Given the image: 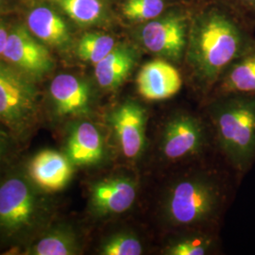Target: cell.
I'll return each instance as SVG.
<instances>
[{"label":"cell","mask_w":255,"mask_h":255,"mask_svg":"<svg viewBox=\"0 0 255 255\" xmlns=\"http://www.w3.org/2000/svg\"><path fill=\"white\" fill-rule=\"evenodd\" d=\"M110 125L123 155L136 160L146 146L147 113L142 104L128 100L113 110L109 115Z\"/></svg>","instance_id":"obj_7"},{"label":"cell","mask_w":255,"mask_h":255,"mask_svg":"<svg viewBox=\"0 0 255 255\" xmlns=\"http://www.w3.org/2000/svg\"><path fill=\"white\" fill-rule=\"evenodd\" d=\"M164 9V0H127L122 10L129 20L150 21L159 17Z\"/></svg>","instance_id":"obj_22"},{"label":"cell","mask_w":255,"mask_h":255,"mask_svg":"<svg viewBox=\"0 0 255 255\" xmlns=\"http://www.w3.org/2000/svg\"><path fill=\"white\" fill-rule=\"evenodd\" d=\"M138 184L132 178L111 177L94 182L90 189L89 207L98 218L121 215L136 201Z\"/></svg>","instance_id":"obj_10"},{"label":"cell","mask_w":255,"mask_h":255,"mask_svg":"<svg viewBox=\"0 0 255 255\" xmlns=\"http://www.w3.org/2000/svg\"><path fill=\"white\" fill-rule=\"evenodd\" d=\"M3 56L30 78H40L50 72L54 66L48 49L37 42L24 27H15L9 32Z\"/></svg>","instance_id":"obj_9"},{"label":"cell","mask_w":255,"mask_h":255,"mask_svg":"<svg viewBox=\"0 0 255 255\" xmlns=\"http://www.w3.org/2000/svg\"><path fill=\"white\" fill-rule=\"evenodd\" d=\"M210 241L204 237H186L176 241L165 250L167 255H203L210 248Z\"/></svg>","instance_id":"obj_23"},{"label":"cell","mask_w":255,"mask_h":255,"mask_svg":"<svg viewBox=\"0 0 255 255\" xmlns=\"http://www.w3.org/2000/svg\"><path fill=\"white\" fill-rule=\"evenodd\" d=\"M82 253V242L75 229L64 223L48 225L27 246L22 255H76Z\"/></svg>","instance_id":"obj_15"},{"label":"cell","mask_w":255,"mask_h":255,"mask_svg":"<svg viewBox=\"0 0 255 255\" xmlns=\"http://www.w3.org/2000/svg\"><path fill=\"white\" fill-rule=\"evenodd\" d=\"M99 254L101 255H141L144 254V248L135 235L128 232H119L107 237L101 243Z\"/></svg>","instance_id":"obj_21"},{"label":"cell","mask_w":255,"mask_h":255,"mask_svg":"<svg viewBox=\"0 0 255 255\" xmlns=\"http://www.w3.org/2000/svg\"><path fill=\"white\" fill-rule=\"evenodd\" d=\"M39 97L30 77L11 64L0 62V123L15 135L35 125Z\"/></svg>","instance_id":"obj_5"},{"label":"cell","mask_w":255,"mask_h":255,"mask_svg":"<svg viewBox=\"0 0 255 255\" xmlns=\"http://www.w3.org/2000/svg\"><path fill=\"white\" fill-rule=\"evenodd\" d=\"M52 209L26 172L0 178V247L27 246L50 225Z\"/></svg>","instance_id":"obj_2"},{"label":"cell","mask_w":255,"mask_h":255,"mask_svg":"<svg viewBox=\"0 0 255 255\" xmlns=\"http://www.w3.org/2000/svg\"><path fill=\"white\" fill-rule=\"evenodd\" d=\"M204 139L201 121L189 114L180 113L164 124L160 143L161 153L165 160L176 162L199 153Z\"/></svg>","instance_id":"obj_8"},{"label":"cell","mask_w":255,"mask_h":255,"mask_svg":"<svg viewBox=\"0 0 255 255\" xmlns=\"http://www.w3.org/2000/svg\"><path fill=\"white\" fill-rule=\"evenodd\" d=\"M8 37H9L8 30L5 28L4 26L0 25V55H3L5 47L7 45Z\"/></svg>","instance_id":"obj_25"},{"label":"cell","mask_w":255,"mask_h":255,"mask_svg":"<svg viewBox=\"0 0 255 255\" xmlns=\"http://www.w3.org/2000/svg\"><path fill=\"white\" fill-rule=\"evenodd\" d=\"M237 3L247 11L255 14V0H236Z\"/></svg>","instance_id":"obj_26"},{"label":"cell","mask_w":255,"mask_h":255,"mask_svg":"<svg viewBox=\"0 0 255 255\" xmlns=\"http://www.w3.org/2000/svg\"><path fill=\"white\" fill-rule=\"evenodd\" d=\"M138 53L133 46L117 45L101 62L95 64V77L101 88L114 91L133 70Z\"/></svg>","instance_id":"obj_16"},{"label":"cell","mask_w":255,"mask_h":255,"mask_svg":"<svg viewBox=\"0 0 255 255\" xmlns=\"http://www.w3.org/2000/svg\"><path fill=\"white\" fill-rule=\"evenodd\" d=\"M27 174L41 191L54 193L63 190L70 182L73 164L65 153L45 149L29 161Z\"/></svg>","instance_id":"obj_12"},{"label":"cell","mask_w":255,"mask_h":255,"mask_svg":"<svg viewBox=\"0 0 255 255\" xmlns=\"http://www.w3.org/2000/svg\"><path fill=\"white\" fill-rule=\"evenodd\" d=\"M55 113L60 118H82L90 115L93 95L89 84L71 74L56 76L49 86Z\"/></svg>","instance_id":"obj_11"},{"label":"cell","mask_w":255,"mask_h":255,"mask_svg":"<svg viewBox=\"0 0 255 255\" xmlns=\"http://www.w3.org/2000/svg\"><path fill=\"white\" fill-rule=\"evenodd\" d=\"M64 12L81 25L98 22L103 13L101 0H51Z\"/></svg>","instance_id":"obj_20"},{"label":"cell","mask_w":255,"mask_h":255,"mask_svg":"<svg viewBox=\"0 0 255 255\" xmlns=\"http://www.w3.org/2000/svg\"><path fill=\"white\" fill-rule=\"evenodd\" d=\"M136 82L139 94L151 101L170 99L181 90L182 85L179 71L164 60H154L143 65Z\"/></svg>","instance_id":"obj_14"},{"label":"cell","mask_w":255,"mask_h":255,"mask_svg":"<svg viewBox=\"0 0 255 255\" xmlns=\"http://www.w3.org/2000/svg\"><path fill=\"white\" fill-rule=\"evenodd\" d=\"M114 37L102 33H86L80 39L77 46V54L80 59L97 64L116 47Z\"/></svg>","instance_id":"obj_19"},{"label":"cell","mask_w":255,"mask_h":255,"mask_svg":"<svg viewBox=\"0 0 255 255\" xmlns=\"http://www.w3.org/2000/svg\"><path fill=\"white\" fill-rule=\"evenodd\" d=\"M30 31L40 40L51 46H63L69 41V30L64 19L54 10L38 7L27 16Z\"/></svg>","instance_id":"obj_18"},{"label":"cell","mask_w":255,"mask_h":255,"mask_svg":"<svg viewBox=\"0 0 255 255\" xmlns=\"http://www.w3.org/2000/svg\"><path fill=\"white\" fill-rule=\"evenodd\" d=\"M210 114L220 149L236 169L245 171L255 160V96H224Z\"/></svg>","instance_id":"obj_3"},{"label":"cell","mask_w":255,"mask_h":255,"mask_svg":"<svg viewBox=\"0 0 255 255\" xmlns=\"http://www.w3.org/2000/svg\"><path fill=\"white\" fill-rule=\"evenodd\" d=\"M188 25L182 14L170 13L150 20L140 28L139 41L150 53L180 62L185 55Z\"/></svg>","instance_id":"obj_6"},{"label":"cell","mask_w":255,"mask_h":255,"mask_svg":"<svg viewBox=\"0 0 255 255\" xmlns=\"http://www.w3.org/2000/svg\"><path fill=\"white\" fill-rule=\"evenodd\" d=\"M10 150V142H9L8 132L0 128V164L5 161L8 157Z\"/></svg>","instance_id":"obj_24"},{"label":"cell","mask_w":255,"mask_h":255,"mask_svg":"<svg viewBox=\"0 0 255 255\" xmlns=\"http://www.w3.org/2000/svg\"><path fill=\"white\" fill-rule=\"evenodd\" d=\"M222 193L218 182L206 175L194 174L178 180L163 201L165 221L175 227L203 224L218 214Z\"/></svg>","instance_id":"obj_4"},{"label":"cell","mask_w":255,"mask_h":255,"mask_svg":"<svg viewBox=\"0 0 255 255\" xmlns=\"http://www.w3.org/2000/svg\"><path fill=\"white\" fill-rule=\"evenodd\" d=\"M253 42L237 20L218 9L202 12L188 30L186 60L205 84L218 81Z\"/></svg>","instance_id":"obj_1"},{"label":"cell","mask_w":255,"mask_h":255,"mask_svg":"<svg viewBox=\"0 0 255 255\" xmlns=\"http://www.w3.org/2000/svg\"><path fill=\"white\" fill-rule=\"evenodd\" d=\"M220 91L227 95L255 96V43L221 76Z\"/></svg>","instance_id":"obj_17"},{"label":"cell","mask_w":255,"mask_h":255,"mask_svg":"<svg viewBox=\"0 0 255 255\" xmlns=\"http://www.w3.org/2000/svg\"><path fill=\"white\" fill-rule=\"evenodd\" d=\"M0 2H1V0H0Z\"/></svg>","instance_id":"obj_27"},{"label":"cell","mask_w":255,"mask_h":255,"mask_svg":"<svg viewBox=\"0 0 255 255\" xmlns=\"http://www.w3.org/2000/svg\"><path fill=\"white\" fill-rule=\"evenodd\" d=\"M105 144L100 128L88 120H78L68 132L65 155L73 165L87 166L105 158Z\"/></svg>","instance_id":"obj_13"}]
</instances>
